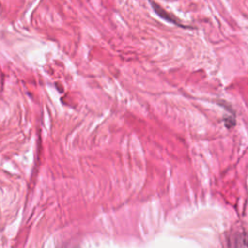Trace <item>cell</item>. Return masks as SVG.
I'll return each instance as SVG.
<instances>
[{"label": "cell", "instance_id": "obj_1", "mask_svg": "<svg viewBox=\"0 0 248 248\" xmlns=\"http://www.w3.org/2000/svg\"><path fill=\"white\" fill-rule=\"evenodd\" d=\"M150 4L152 5L154 11L156 12V14H157L159 16H161L162 18H164L165 20H167V21H169V22H170V23H173V24L182 26V24L180 23L179 19H177V18H176L174 16H172L171 14L168 13V12H167L165 9H163L161 6H159L158 4H156V3H154V2H151Z\"/></svg>", "mask_w": 248, "mask_h": 248}, {"label": "cell", "instance_id": "obj_2", "mask_svg": "<svg viewBox=\"0 0 248 248\" xmlns=\"http://www.w3.org/2000/svg\"><path fill=\"white\" fill-rule=\"evenodd\" d=\"M231 248H248V233H238L232 237Z\"/></svg>", "mask_w": 248, "mask_h": 248}]
</instances>
